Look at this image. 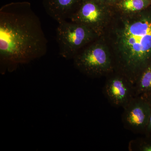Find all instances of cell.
I'll return each instance as SVG.
<instances>
[{
  "label": "cell",
  "instance_id": "obj_12",
  "mask_svg": "<svg viewBox=\"0 0 151 151\" xmlns=\"http://www.w3.org/2000/svg\"><path fill=\"white\" fill-rule=\"evenodd\" d=\"M145 134L147 135L150 134H151V113L150 118H149L148 123L145 132Z\"/></svg>",
  "mask_w": 151,
  "mask_h": 151
},
{
  "label": "cell",
  "instance_id": "obj_6",
  "mask_svg": "<svg viewBox=\"0 0 151 151\" xmlns=\"http://www.w3.org/2000/svg\"><path fill=\"white\" fill-rule=\"evenodd\" d=\"M123 123L127 129L145 133L151 113V105L144 97L135 96L124 107Z\"/></svg>",
  "mask_w": 151,
  "mask_h": 151
},
{
  "label": "cell",
  "instance_id": "obj_2",
  "mask_svg": "<svg viewBox=\"0 0 151 151\" xmlns=\"http://www.w3.org/2000/svg\"><path fill=\"white\" fill-rule=\"evenodd\" d=\"M47 40L40 20L27 2L0 9V69L12 72L46 54Z\"/></svg>",
  "mask_w": 151,
  "mask_h": 151
},
{
  "label": "cell",
  "instance_id": "obj_9",
  "mask_svg": "<svg viewBox=\"0 0 151 151\" xmlns=\"http://www.w3.org/2000/svg\"><path fill=\"white\" fill-rule=\"evenodd\" d=\"M151 6V0H121L114 6V10L123 14L139 12Z\"/></svg>",
  "mask_w": 151,
  "mask_h": 151
},
{
  "label": "cell",
  "instance_id": "obj_8",
  "mask_svg": "<svg viewBox=\"0 0 151 151\" xmlns=\"http://www.w3.org/2000/svg\"><path fill=\"white\" fill-rule=\"evenodd\" d=\"M83 0H42L45 12L58 23L70 19Z\"/></svg>",
  "mask_w": 151,
  "mask_h": 151
},
{
  "label": "cell",
  "instance_id": "obj_13",
  "mask_svg": "<svg viewBox=\"0 0 151 151\" xmlns=\"http://www.w3.org/2000/svg\"><path fill=\"white\" fill-rule=\"evenodd\" d=\"M121 0H103L105 3L111 6H114L116 4L120 1Z\"/></svg>",
  "mask_w": 151,
  "mask_h": 151
},
{
  "label": "cell",
  "instance_id": "obj_11",
  "mask_svg": "<svg viewBox=\"0 0 151 151\" xmlns=\"http://www.w3.org/2000/svg\"><path fill=\"white\" fill-rule=\"evenodd\" d=\"M139 150L142 151H151V143H142L139 145Z\"/></svg>",
  "mask_w": 151,
  "mask_h": 151
},
{
  "label": "cell",
  "instance_id": "obj_1",
  "mask_svg": "<svg viewBox=\"0 0 151 151\" xmlns=\"http://www.w3.org/2000/svg\"><path fill=\"white\" fill-rule=\"evenodd\" d=\"M114 11L100 37L110 49L115 71L134 85L143 70L151 64V6L135 13Z\"/></svg>",
  "mask_w": 151,
  "mask_h": 151
},
{
  "label": "cell",
  "instance_id": "obj_3",
  "mask_svg": "<svg viewBox=\"0 0 151 151\" xmlns=\"http://www.w3.org/2000/svg\"><path fill=\"white\" fill-rule=\"evenodd\" d=\"M73 59L76 68L91 78L109 75L115 71L110 49L100 37L82 48Z\"/></svg>",
  "mask_w": 151,
  "mask_h": 151
},
{
  "label": "cell",
  "instance_id": "obj_10",
  "mask_svg": "<svg viewBox=\"0 0 151 151\" xmlns=\"http://www.w3.org/2000/svg\"><path fill=\"white\" fill-rule=\"evenodd\" d=\"M134 87L136 96L151 92V64L146 68L139 76Z\"/></svg>",
  "mask_w": 151,
  "mask_h": 151
},
{
  "label": "cell",
  "instance_id": "obj_14",
  "mask_svg": "<svg viewBox=\"0 0 151 151\" xmlns=\"http://www.w3.org/2000/svg\"><path fill=\"white\" fill-rule=\"evenodd\" d=\"M139 96H142V97H144L151 105V92L143 94L142 95H139Z\"/></svg>",
  "mask_w": 151,
  "mask_h": 151
},
{
  "label": "cell",
  "instance_id": "obj_5",
  "mask_svg": "<svg viewBox=\"0 0 151 151\" xmlns=\"http://www.w3.org/2000/svg\"><path fill=\"white\" fill-rule=\"evenodd\" d=\"M114 12L113 7L103 0H83L69 20L87 27L100 37Z\"/></svg>",
  "mask_w": 151,
  "mask_h": 151
},
{
  "label": "cell",
  "instance_id": "obj_4",
  "mask_svg": "<svg viewBox=\"0 0 151 151\" xmlns=\"http://www.w3.org/2000/svg\"><path fill=\"white\" fill-rule=\"evenodd\" d=\"M98 37L89 28L70 21L58 23L57 28L59 54L66 60L73 59L82 48Z\"/></svg>",
  "mask_w": 151,
  "mask_h": 151
},
{
  "label": "cell",
  "instance_id": "obj_7",
  "mask_svg": "<svg viewBox=\"0 0 151 151\" xmlns=\"http://www.w3.org/2000/svg\"><path fill=\"white\" fill-rule=\"evenodd\" d=\"M114 72L111 73L106 81L104 94L113 106L124 108L136 96L134 87L126 76Z\"/></svg>",
  "mask_w": 151,
  "mask_h": 151
}]
</instances>
